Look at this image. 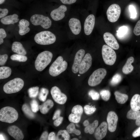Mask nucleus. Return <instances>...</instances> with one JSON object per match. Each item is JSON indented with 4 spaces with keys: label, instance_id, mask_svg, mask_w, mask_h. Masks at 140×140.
Returning <instances> with one entry per match:
<instances>
[{
    "label": "nucleus",
    "instance_id": "f257e3e1",
    "mask_svg": "<svg viewBox=\"0 0 140 140\" xmlns=\"http://www.w3.org/2000/svg\"><path fill=\"white\" fill-rule=\"evenodd\" d=\"M53 57L52 53L48 51H45L40 53L37 56L34 63L36 69L41 71L50 63Z\"/></svg>",
    "mask_w": 140,
    "mask_h": 140
},
{
    "label": "nucleus",
    "instance_id": "f03ea898",
    "mask_svg": "<svg viewBox=\"0 0 140 140\" xmlns=\"http://www.w3.org/2000/svg\"><path fill=\"white\" fill-rule=\"evenodd\" d=\"M18 116L17 110L11 107H5L0 110V120L2 122L12 123L17 120Z\"/></svg>",
    "mask_w": 140,
    "mask_h": 140
},
{
    "label": "nucleus",
    "instance_id": "7ed1b4c3",
    "mask_svg": "<svg viewBox=\"0 0 140 140\" xmlns=\"http://www.w3.org/2000/svg\"><path fill=\"white\" fill-rule=\"evenodd\" d=\"M34 40L37 44L43 45H49L54 43L56 40L55 35L50 31H43L37 34Z\"/></svg>",
    "mask_w": 140,
    "mask_h": 140
},
{
    "label": "nucleus",
    "instance_id": "20e7f679",
    "mask_svg": "<svg viewBox=\"0 0 140 140\" xmlns=\"http://www.w3.org/2000/svg\"><path fill=\"white\" fill-rule=\"evenodd\" d=\"M67 62L63 57L59 56L50 67L49 72L52 76H57L65 71L67 67Z\"/></svg>",
    "mask_w": 140,
    "mask_h": 140
},
{
    "label": "nucleus",
    "instance_id": "39448f33",
    "mask_svg": "<svg viewBox=\"0 0 140 140\" xmlns=\"http://www.w3.org/2000/svg\"><path fill=\"white\" fill-rule=\"evenodd\" d=\"M23 80L19 78H16L6 83L3 87L4 92L10 94L17 92L22 89L24 86Z\"/></svg>",
    "mask_w": 140,
    "mask_h": 140
},
{
    "label": "nucleus",
    "instance_id": "423d86ee",
    "mask_svg": "<svg viewBox=\"0 0 140 140\" xmlns=\"http://www.w3.org/2000/svg\"><path fill=\"white\" fill-rule=\"evenodd\" d=\"M102 54L106 64L109 65L114 64L116 60V55L113 48L107 45H104L102 47Z\"/></svg>",
    "mask_w": 140,
    "mask_h": 140
},
{
    "label": "nucleus",
    "instance_id": "0eeeda50",
    "mask_svg": "<svg viewBox=\"0 0 140 140\" xmlns=\"http://www.w3.org/2000/svg\"><path fill=\"white\" fill-rule=\"evenodd\" d=\"M107 74L105 69L99 68L95 71L89 77L88 81V85L92 87L100 84Z\"/></svg>",
    "mask_w": 140,
    "mask_h": 140
},
{
    "label": "nucleus",
    "instance_id": "6e6552de",
    "mask_svg": "<svg viewBox=\"0 0 140 140\" xmlns=\"http://www.w3.org/2000/svg\"><path fill=\"white\" fill-rule=\"evenodd\" d=\"M30 21L34 25H41L45 29L49 28L51 26L52 22L50 18L42 15L36 14L32 16Z\"/></svg>",
    "mask_w": 140,
    "mask_h": 140
},
{
    "label": "nucleus",
    "instance_id": "1a4fd4ad",
    "mask_svg": "<svg viewBox=\"0 0 140 140\" xmlns=\"http://www.w3.org/2000/svg\"><path fill=\"white\" fill-rule=\"evenodd\" d=\"M121 12V8L119 5L114 4L110 5L107 11V18L109 22H115L118 19Z\"/></svg>",
    "mask_w": 140,
    "mask_h": 140
},
{
    "label": "nucleus",
    "instance_id": "9d476101",
    "mask_svg": "<svg viewBox=\"0 0 140 140\" xmlns=\"http://www.w3.org/2000/svg\"><path fill=\"white\" fill-rule=\"evenodd\" d=\"M50 92L53 99L56 103L63 104L66 102L67 99V96L61 92L58 87L56 86L52 87Z\"/></svg>",
    "mask_w": 140,
    "mask_h": 140
},
{
    "label": "nucleus",
    "instance_id": "9b49d317",
    "mask_svg": "<svg viewBox=\"0 0 140 140\" xmlns=\"http://www.w3.org/2000/svg\"><path fill=\"white\" fill-rule=\"evenodd\" d=\"M83 111V109L80 105H76L73 107L71 113L69 116L68 119L69 121L74 123H79L81 119Z\"/></svg>",
    "mask_w": 140,
    "mask_h": 140
},
{
    "label": "nucleus",
    "instance_id": "f8f14e48",
    "mask_svg": "<svg viewBox=\"0 0 140 140\" xmlns=\"http://www.w3.org/2000/svg\"><path fill=\"white\" fill-rule=\"evenodd\" d=\"M118 119V116L115 112L111 111L108 113L107 120L108 129L110 132H113L115 131Z\"/></svg>",
    "mask_w": 140,
    "mask_h": 140
},
{
    "label": "nucleus",
    "instance_id": "ddd939ff",
    "mask_svg": "<svg viewBox=\"0 0 140 140\" xmlns=\"http://www.w3.org/2000/svg\"><path fill=\"white\" fill-rule=\"evenodd\" d=\"M92 57L89 53L85 54L80 65L79 71L80 74H83L88 71L92 65Z\"/></svg>",
    "mask_w": 140,
    "mask_h": 140
},
{
    "label": "nucleus",
    "instance_id": "4468645a",
    "mask_svg": "<svg viewBox=\"0 0 140 140\" xmlns=\"http://www.w3.org/2000/svg\"><path fill=\"white\" fill-rule=\"evenodd\" d=\"M66 6L61 5L58 8L53 10L50 15L52 19L55 21H58L63 19L65 16V12L67 11Z\"/></svg>",
    "mask_w": 140,
    "mask_h": 140
},
{
    "label": "nucleus",
    "instance_id": "2eb2a0df",
    "mask_svg": "<svg viewBox=\"0 0 140 140\" xmlns=\"http://www.w3.org/2000/svg\"><path fill=\"white\" fill-rule=\"evenodd\" d=\"M95 17L93 14L88 16L86 18L84 25V32L85 34L89 35L92 33L95 24Z\"/></svg>",
    "mask_w": 140,
    "mask_h": 140
},
{
    "label": "nucleus",
    "instance_id": "dca6fc26",
    "mask_svg": "<svg viewBox=\"0 0 140 140\" xmlns=\"http://www.w3.org/2000/svg\"><path fill=\"white\" fill-rule=\"evenodd\" d=\"M85 53V51L83 49H81L76 53L72 68V71L74 73H76L79 71L80 64L84 57Z\"/></svg>",
    "mask_w": 140,
    "mask_h": 140
},
{
    "label": "nucleus",
    "instance_id": "f3484780",
    "mask_svg": "<svg viewBox=\"0 0 140 140\" xmlns=\"http://www.w3.org/2000/svg\"><path fill=\"white\" fill-rule=\"evenodd\" d=\"M103 38L104 41L107 45L115 50L119 49V45L113 34L108 32H106L103 34Z\"/></svg>",
    "mask_w": 140,
    "mask_h": 140
},
{
    "label": "nucleus",
    "instance_id": "a211bd4d",
    "mask_svg": "<svg viewBox=\"0 0 140 140\" xmlns=\"http://www.w3.org/2000/svg\"><path fill=\"white\" fill-rule=\"evenodd\" d=\"M108 128L107 123L102 122L94 131V136L97 140H101L106 136Z\"/></svg>",
    "mask_w": 140,
    "mask_h": 140
},
{
    "label": "nucleus",
    "instance_id": "6ab92c4d",
    "mask_svg": "<svg viewBox=\"0 0 140 140\" xmlns=\"http://www.w3.org/2000/svg\"><path fill=\"white\" fill-rule=\"evenodd\" d=\"M68 24L71 31L74 34L78 35L80 33L81 27L79 19L75 18H72L69 21Z\"/></svg>",
    "mask_w": 140,
    "mask_h": 140
},
{
    "label": "nucleus",
    "instance_id": "aec40b11",
    "mask_svg": "<svg viewBox=\"0 0 140 140\" xmlns=\"http://www.w3.org/2000/svg\"><path fill=\"white\" fill-rule=\"evenodd\" d=\"M9 134L17 140H22L24 138L23 134L20 129L15 125H12L8 128Z\"/></svg>",
    "mask_w": 140,
    "mask_h": 140
},
{
    "label": "nucleus",
    "instance_id": "412c9836",
    "mask_svg": "<svg viewBox=\"0 0 140 140\" xmlns=\"http://www.w3.org/2000/svg\"><path fill=\"white\" fill-rule=\"evenodd\" d=\"M18 18V16L14 14L3 18L1 19V22L2 24L5 25L13 24L18 21L19 19Z\"/></svg>",
    "mask_w": 140,
    "mask_h": 140
},
{
    "label": "nucleus",
    "instance_id": "4be33fe9",
    "mask_svg": "<svg viewBox=\"0 0 140 140\" xmlns=\"http://www.w3.org/2000/svg\"><path fill=\"white\" fill-rule=\"evenodd\" d=\"M12 51L18 54L25 55L26 52L21 43L19 42H14L12 46Z\"/></svg>",
    "mask_w": 140,
    "mask_h": 140
},
{
    "label": "nucleus",
    "instance_id": "5701e85b",
    "mask_svg": "<svg viewBox=\"0 0 140 140\" xmlns=\"http://www.w3.org/2000/svg\"><path fill=\"white\" fill-rule=\"evenodd\" d=\"M134 58L132 57H131L127 59L122 69V71L124 73L128 74L132 71L134 67L131 64L134 62Z\"/></svg>",
    "mask_w": 140,
    "mask_h": 140
},
{
    "label": "nucleus",
    "instance_id": "b1692460",
    "mask_svg": "<svg viewBox=\"0 0 140 140\" xmlns=\"http://www.w3.org/2000/svg\"><path fill=\"white\" fill-rule=\"evenodd\" d=\"M53 101L50 99L47 100L44 103L39 106L40 112L43 114L47 113L49 110L53 106Z\"/></svg>",
    "mask_w": 140,
    "mask_h": 140
},
{
    "label": "nucleus",
    "instance_id": "393cba45",
    "mask_svg": "<svg viewBox=\"0 0 140 140\" xmlns=\"http://www.w3.org/2000/svg\"><path fill=\"white\" fill-rule=\"evenodd\" d=\"M130 106L133 110H140V95L136 94L133 96L130 101Z\"/></svg>",
    "mask_w": 140,
    "mask_h": 140
},
{
    "label": "nucleus",
    "instance_id": "a878e982",
    "mask_svg": "<svg viewBox=\"0 0 140 140\" xmlns=\"http://www.w3.org/2000/svg\"><path fill=\"white\" fill-rule=\"evenodd\" d=\"M129 28L126 26L120 27L117 31L116 35L117 38L120 39H124L128 34Z\"/></svg>",
    "mask_w": 140,
    "mask_h": 140
},
{
    "label": "nucleus",
    "instance_id": "bb28decb",
    "mask_svg": "<svg viewBox=\"0 0 140 140\" xmlns=\"http://www.w3.org/2000/svg\"><path fill=\"white\" fill-rule=\"evenodd\" d=\"M114 94L115 99L119 103L123 104L128 99V96L125 94L122 93L117 91H115Z\"/></svg>",
    "mask_w": 140,
    "mask_h": 140
},
{
    "label": "nucleus",
    "instance_id": "cd10ccee",
    "mask_svg": "<svg viewBox=\"0 0 140 140\" xmlns=\"http://www.w3.org/2000/svg\"><path fill=\"white\" fill-rule=\"evenodd\" d=\"M11 70L10 68L6 66H2L0 67V79H6L11 75Z\"/></svg>",
    "mask_w": 140,
    "mask_h": 140
},
{
    "label": "nucleus",
    "instance_id": "c85d7f7f",
    "mask_svg": "<svg viewBox=\"0 0 140 140\" xmlns=\"http://www.w3.org/2000/svg\"><path fill=\"white\" fill-rule=\"evenodd\" d=\"M22 110L25 115L28 118L32 119L35 117V115L29 105L26 104L23 105L22 107Z\"/></svg>",
    "mask_w": 140,
    "mask_h": 140
},
{
    "label": "nucleus",
    "instance_id": "c756f323",
    "mask_svg": "<svg viewBox=\"0 0 140 140\" xmlns=\"http://www.w3.org/2000/svg\"><path fill=\"white\" fill-rule=\"evenodd\" d=\"M99 124L98 121L97 120H95L92 123L89 124L84 129V131L86 133H89L92 134L95 131V129L97 127Z\"/></svg>",
    "mask_w": 140,
    "mask_h": 140
},
{
    "label": "nucleus",
    "instance_id": "7c9ffc66",
    "mask_svg": "<svg viewBox=\"0 0 140 140\" xmlns=\"http://www.w3.org/2000/svg\"><path fill=\"white\" fill-rule=\"evenodd\" d=\"M70 135L69 133L66 130H60L58 132L56 136V140H68Z\"/></svg>",
    "mask_w": 140,
    "mask_h": 140
},
{
    "label": "nucleus",
    "instance_id": "2f4dec72",
    "mask_svg": "<svg viewBox=\"0 0 140 140\" xmlns=\"http://www.w3.org/2000/svg\"><path fill=\"white\" fill-rule=\"evenodd\" d=\"M140 116V111L133 110L131 108L128 112L127 118L129 119L136 120Z\"/></svg>",
    "mask_w": 140,
    "mask_h": 140
},
{
    "label": "nucleus",
    "instance_id": "473e14b6",
    "mask_svg": "<svg viewBox=\"0 0 140 140\" xmlns=\"http://www.w3.org/2000/svg\"><path fill=\"white\" fill-rule=\"evenodd\" d=\"M66 129L68 132L70 134L73 133L77 135H79L81 133L80 130L75 129V125L73 123L69 124L67 126Z\"/></svg>",
    "mask_w": 140,
    "mask_h": 140
},
{
    "label": "nucleus",
    "instance_id": "72a5a7b5",
    "mask_svg": "<svg viewBox=\"0 0 140 140\" xmlns=\"http://www.w3.org/2000/svg\"><path fill=\"white\" fill-rule=\"evenodd\" d=\"M49 91L46 88H42L40 91L39 95L38 98L40 101L42 102L45 101L48 94Z\"/></svg>",
    "mask_w": 140,
    "mask_h": 140
},
{
    "label": "nucleus",
    "instance_id": "f704fd0d",
    "mask_svg": "<svg viewBox=\"0 0 140 140\" xmlns=\"http://www.w3.org/2000/svg\"><path fill=\"white\" fill-rule=\"evenodd\" d=\"M10 58L12 60L20 62H25L27 59V57L26 56L18 54L12 55L10 57Z\"/></svg>",
    "mask_w": 140,
    "mask_h": 140
},
{
    "label": "nucleus",
    "instance_id": "c9c22d12",
    "mask_svg": "<svg viewBox=\"0 0 140 140\" xmlns=\"http://www.w3.org/2000/svg\"><path fill=\"white\" fill-rule=\"evenodd\" d=\"M122 78L121 75L119 74H115L111 79L110 83L112 86H115L118 84L121 81Z\"/></svg>",
    "mask_w": 140,
    "mask_h": 140
},
{
    "label": "nucleus",
    "instance_id": "e433bc0d",
    "mask_svg": "<svg viewBox=\"0 0 140 140\" xmlns=\"http://www.w3.org/2000/svg\"><path fill=\"white\" fill-rule=\"evenodd\" d=\"M39 87L36 86L29 88L28 90L29 96L31 98H34L37 96L39 92Z\"/></svg>",
    "mask_w": 140,
    "mask_h": 140
},
{
    "label": "nucleus",
    "instance_id": "4c0bfd02",
    "mask_svg": "<svg viewBox=\"0 0 140 140\" xmlns=\"http://www.w3.org/2000/svg\"><path fill=\"white\" fill-rule=\"evenodd\" d=\"M84 111L87 115H91L96 110L95 106H90L88 105H85L84 107Z\"/></svg>",
    "mask_w": 140,
    "mask_h": 140
},
{
    "label": "nucleus",
    "instance_id": "58836bf2",
    "mask_svg": "<svg viewBox=\"0 0 140 140\" xmlns=\"http://www.w3.org/2000/svg\"><path fill=\"white\" fill-rule=\"evenodd\" d=\"M100 94L102 99L105 101H108L110 96V92L107 90H101L100 92Z\"/></svg>",
    "mask_w": 140,
    "mask_h": 140
},
{
    "label": "nucleus",
    "instance_id": "ea45409f",
    "mask_svg": "<svg viewBox=\"0 0 140 140\" xmlns=\"http://www.w3.org/2000/svg\"><path fill=\"white\" fill-rule=\"evenodd\" d=\"M31 109L33 113H36L39 109V106L37 101L35 100H33L30 102Z\"/></svg>",
    "mask_w": 140,
    "mask_h": 140
},
{
    "label": "nucleus",
    "instance_id": "a19ab883",
    "mask_svg": "<svg viewBox=\"0 0 140 140\" xmlns=\"http://www.w3.org/2000/svg\"><path fill=\"white\" fill-rule=\"evenodd\" d=\"M88 94L93 100H97L99 98L100 96L99 93L93 90H91L89 91Z\"/></svg>",
    "mask_w": 140,
    "mask_h": 140
},
{
    "label": "nucleus",
    "instance_id": "79ce46f5",
    "mask_svg": "<svg viewBox=\"0 0 140 140\" xmlns=\"http://www.w3.org/2000/svg\"><path fill=\"white\" fill-rule=\"evenodd\" d=\"M129 10L130 13V18L135 19L136 17L137 13L136 9L134 6L132 5H130L129 6Z\"/></svg>",
    "mask_w": 140,
    "mask_h": 140
},
{
    "label": "nucleus",
    "instance_id": "37998d69",
    "mask_svg": "<svg viewBox=\"0 0 140 140\" xmlns=\"http://www.w3.org/2000/svg\"><path fill=\"white\" fill-rule=\"evenodd\" d=\"M30 25L29 22L25 19H22L20 20L18 25L19 28H24L28 27Z\"/></svg>",
    "mask_w": 140,
    "mask_h": 140
},
{
    "label": "nucleus",
    "instance_id": "c03bdc74",
    "mask_svg": "<svg viewBox=\"0 0 140 140\" xmlns=\"http://www.w3.org/2000/svg\"><path fill=\"white\" fill-rule=\"evenodd\" d=\"M133 32L136 36L140 35V20L136 24L134 29Z\"/></svg>",
    "mask_w": 140,
    "mask_h": 140
},
{
    "label": "nucleus",
    "instance_id": "a18cd8bd",
    "mask_svg": "<svg viewBox=\"0 0 140 140\" xmlns=\"http://www.w3.org/2000/svg\"><path fill=\"white\" fill-rule=\"evenodd\" d=\"M6 36V34L4 29L2 28L0 29V44L3 42V39Z\"/></svg>",
    "mask_w": 140,
    "mask_h": 140
},
{
    "label": "nucleus",
    "instance_id": "49530a36",
    "mask_svg": "<svg viewBox=\"0 0 140 140\" xmlns=\"http://www.w3.org/2000/svg\"><path fill=\"white\" fill-rule=\"evenodd\" d=\"M8 58V55L6 54L1 55L0 56V65L3 66L5 64Z\"/></svg>",
    "mask_w": 140,
    "mask_h": 140
},
{
    "label": "nucleus",
    "instance_id": "de8ad7c7",
    "mask_svg": "<svg viewBox=\"0 0 140 140\" xmlns=\"http://www.w3.org/2000/svg\"><path fill=\"white\" fill-rule=\"evenodd\" d=\"M30 31V29L28 27L24 29H19V33L20 35L22 36L28 33Z\"/></svg>",
    "mask_w": 140,
    "mask_h": 140
},
{
    "label": "nucleus",
    "instance_id": "09e8293b",
    "mask_svg": "<svg viewBox=\"0 0 140 140\" xmlns=\"http://www.w3.org/2000/svg\"><path fill=\"white\" fill-rule=\"evenodd\" d=\"M63 120V117L60 116L58 118L55 119L54 121V125L56 127L58 126L62 123Z\"/></svg>",
    "mask_w": 140,
    "mask_h": 140
},
{
    "label": "nucleus",
    "instance_id": "8fccbe9b",
    "mask_svg": "<svg viewBox=\"0 0 140 140\" xmlns=\"http://www.w3.org/2000/svg\"><path fill=\"white\" fill-rule=\"evenodd\" d=\"M0 18L4 17L6 16L8 12V11L7 9H0Z\"/></svg>",
    "mask_w": 140,
    "mask_h": 140
},
{
    "label": "nucleus",
    "instance_id": "3c124183",
    "mask_svg": "<svg viewBox=\"0 0 140 140\" xmlns=\"http://www.w3.org/2000/svg\"><path fill=\"white\" fill-rule=\"evenodd\" d=\"M132 136L136 137L140 136V127L134 131L132 133Z\"/></svg>",
    "mask_w": 140,
    "mask_h": 140
},
{
    "label": "nucleus",
    "instance_id": "603ef678",
    "mask_svg": "<svg viewBox=\"0 0 140 140\" xmlns=\"http://www.w3.org/2000/svg\"><path fill=\"white\" fill-rule=\"evenodd\" d=\"M63 4H71L75 3L77 0H60Z\"/></svg>",
    "mask_w": 140,
    "mask_h": 140
},
{
    "label": "nucleus",
    "instance_id": "864d4df0",
    "mask_svg": "<svg viewBox=\"0 0 140 140\" xmlns=\"http://www.w3.org/2000/svg\"><path fill=\"white\" fill-rule=\"evenodd\" d=\"M61 110L60 109H58L55 112L52 119L53 120H55L56 119L60 117V114H61Z\"/></svg>",
    "mask_w": 140,
    "mask_h": 140
},
{
    "label": "nucleus",
    "instance_id": "5fc2aeb1",
    "mask_svg": "<svg viewBox=\"0 0 140 140\" xmlns=\"http://www.w3.org/2000/svg\"><path fill=\"white\" fill-rule=\"evenodd\" d=\"M48 134L47 132L45 131L43 132L41 135L40 138V140H47L48 137Z\"/></svg>",
    "mask_w": 140,
    "mask_h": 140
},
{
    "label": "nucleus",
    "instance_id": "6e6d98bb",
    "mask_svg": "<svg viewBox=\"0 0 140 140\" xmlns=\"http://www.w3.org/2000/svg\"><path fill=\"white\" fill-rule=\"evenodd\" d=\"M48 140H56V137L54 132H51L49 134L48 136Z\"/></svg>",
    "mask_w": 140,
    "mask_h": 140
},
{
    "label": "nucleus",
    "instance_id": "4d7b16f0",
    "mask_svg": "<svg viewBox=\"0 0 140 140\" xmlns=\"http://www.w3.org/2000/svg\"><path fill=\"white\" fill-rule=\"evenodd\" d=\"M135 123L138 126H140V116L136 119Z\"/></svg>",
    "mask_w": 140,
    "mask_h": 140
},
{
    "label": "nucleus",
    "instance_id": "13d9d810",
    "mask_svg": "<svg viewBox=\"0 0 140 140\" xmlns=\"http://www.w3.org/2000/svg\"><path fill=\"white\" fill-rule=\"evenodd\" d=\"M89 124V121L87 120H85L83 123V125L85 127L88 126Z\"/></svg>",
    "mask_w": 140,
    "mask_h": 140
},
{
    "label": "nucleus",
    "instance_id": "bf43d9fd",
    "mask_svg": "<svg viewBox=\"0 0 140 140\" xmlns=\"http://www.w3.org/2000/svg\"><path fill=\"white\" fill-rule=\"evenodd\" d=\"M5 136L2 134H0V140H5Z\"/></svg>",
    "mask_w": 140,
    "mask_h": 140
},
{
    "label": "nucleus",
    "instance_id": "052dcab7",
    "mask_svg": "<svg viewBox=\"0 0 140 140\" xmlns=\"http://www.w3.org/2000/svg\"><path fill=\"white\" fill-rule=\"evenodd\" d=\"M5 1V0H0V4H1L3 3Z\"/></svg>",
    "mask_w": 140,
    "mask_h": 140
},
{
    "label": "nucleus",
    "instance_id": "680f3d73",
    "mask_svg": "<svg viewBox=\"0 0 140 140\" xmlns=\"http://www.w3.org/2000/svg\"><path fill=\"white\" fill-rule=\"evenodd\" d=\"M78 139L76 138H74L71 139V140H78Z\"/></svg>",
    "mask_w": 140,
    "mask_h": 140
},
{
    "label": "nucleus",
    "instance_id": "e2e57ef3",
    "mask_svg": "<svg viewBox=\"0 0 140 140\" xmlns=\"http://www.w3.org/2000/svg\"><path fill=\"white\" fill-rule=\"evenodd\" d=\"M78 76H80V74H78Z\"/></svg>",
    "mask_w": 140,
    "mask_h": 140
},
{
    "label": "nucleus",
    "instance_id": "0e129e2a",
    "mask_svg": "<svg viewBox=\"0 0 140 140\" xmlns=\"http://www.w3.org/2000/svg\"></svg>",
    "mask_w": 140,
    "mask_h": 140
}]
</instances>
